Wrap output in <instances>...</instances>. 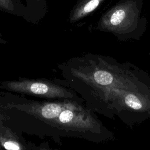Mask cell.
<instances>
[{"label": "cell", "instance_id": "1", "mask_svg": "<svg viewBox=\"0 0 150 150\" xmlns=\"http://www.w3.org/2000/svg\"><path fill=\"white\" fill-rule=\"evenodd\" d=\"M22 110L66 131H96L99 127L91 114L74 102H35L26 104Z\"/></svg>", "mask_w": 150, "mask_h": 150}, {"label": "cell", "instance_id": "2", "mask_svg": "<svg viewBox=\"0 0 150 150\" xmlns=\"http://www.w3.org/2000/svg\"><path fill=\"white\" fill-rule=\"evenodd\" d=\"M2 85L10 91L49 98H72L74 94L61 86L43 80L12 81L4 82Z\"/></svg>", "mask_w": 150, "mask_h": 150}, {"label": "cell", "instance_id": "3", "mask_svg": "<svg viewBox=\"0 0 150 150\" xmlns=\"http://www.w3.org/2000/svg\"><path fill=\"white\" fill-rule=\"evenodd\" d=\"M69 74L78 76V78L87 79L83 80L87 81V84H91L96 88L104 90L105 91L104 94H106L108 90L110 91L108 94L110 93L111 91L117 90L139 91L136 89L135 84H131V81H129L127 77L124 78L120 76L118 73L112 70L96 67L94 70L87 72V77L70 70H69Z\"/></svg>", "mask_w": 150, "mask_h": 150}, {"label": "cell", "instance_id": "4", "mask_svg": "<svg viewBox=\"0 0 150 150\" xmlns=\"http://www.w3.org/2000/svg\"><path fill=\"white\" fill-rule=\"evenodd\" d=\"M125 17V13L122 9H118L115 11L110 19V23L114 27L118 26L123 22Z\"/></svg>", "mask_w": 150, "mask_h": 150}, {"label": "cell", "instance_id": "5", "mask_svg": "<svg viewBox=\"0 0 150 150\" xmlns=\"http://www.w3.org/2000/svg\"><path fill=\"white\" fill-rule=\"evenodd\" d=\"M3 146L6 149L19 150L21 149L20 145L17 142L13 141H6L3 144Z\"/></svg>", "mask_w": 150, "mask_h": 150}, {"label": "cell", "instance_id": "6", "mask_svg": "<svg viewBox=\"0 0 150 150\" xmlns=\"http://www.w3.org/2000/svg\"><path fill=\"white\" fill-rule=\"evenodd\" d=\"M0 7L9 11H13V5L11 0H0Z\"/></svg>", "mask_w": 150, "mask_h": 150}]
</instances>
